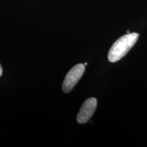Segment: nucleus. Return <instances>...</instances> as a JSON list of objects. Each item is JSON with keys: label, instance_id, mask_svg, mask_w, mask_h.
<instances>
[{"label": "nucleus", "instance_id": "nucleus-5", "mask_svg": "<svg viewBox=\"0 0 147 147\" xmlns=\"http://www.w3.org/2000/svg\"><path fill=\"white\" fill-rule=\"evenodd\" d=\"M84 65L86 66V65H87V63H84Z\"/></svg>", "mask_w": 147, "mask_h": 147}, {"label": "nucleus", "instance_id": "nucleus-4", "mask_svg": "<svg viewBox=\"0 0 147 147\" xmlns=\"http://www.w3.org/2000/svg\"><path fill=\"white\" fill-rule=\"evenodd\" d=\"M2 73H3V70H2V67H1V65H0V76L2 75Z\"/></svg>", "mask_w": 147, "mask_h": 147}, {"label": "nucleus", "instance_id": "nucleus-2", "mask_svg": "<svg viewBox=\"0 0 147 147\" xmlns=\"http://www.w3.org/2000/svg\"><path fill=\"white\" fill-rule=\"evenodd\" d=\"M85 70V65L84 64H77L71 68L65 77L63 82L62 89L65 93H69L76 86L78 82L81 78L84 71Z\"/></svg>", "mask_w": 147, "mask_h": 147}, {"label": "nucleus", "instance_id": "nucleus-3", "mask_svg": "<svg viewBox=\"0 0 147 147\" xmlns=\"http://www.w3.org/2000/svg\"><path fill=\"white\" fill-rule=\"evenodd\" d=\"M97 101L95 97L87 99L82 104L77 115V121L80 124L86 123L94 114L97 108Z\"/></svg>", "mask_w": 147, "mask_h": 147}, {"label": "nucleus", "instance_id": "nucleus-1", "mask_svg": "<svg viewBox=\"0 0 147 147\" xmlns=\"http://www.w3.org/2000/svg\"><path fill=\"white\" fill-rule=\"evenodd\" d=\"M139 38L137 33H129L116 41L110 48L108 55L110 62L115 63L125 56L130 49L136 43Z\"/></svg>", "mask_w": 147, "mask_h": 147}]
</instances>
